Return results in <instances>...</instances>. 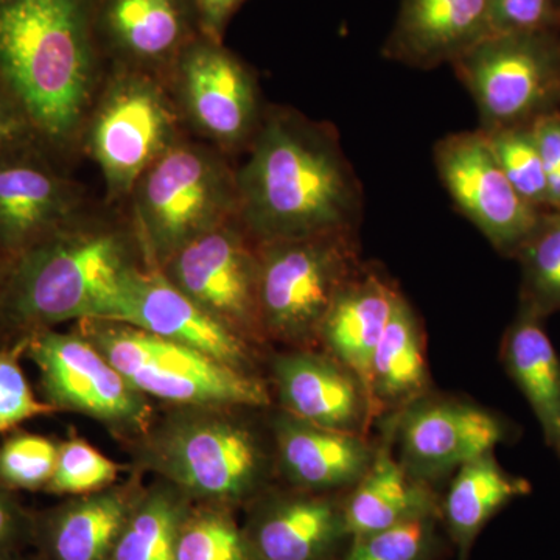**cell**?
Instances as JSON below:
<instances>
[{"mask_svg": "<svg viewBox=\"0 0 560 560\" xmlns=\"http://www.w3.org/2000/svg\"><path fill=\"white\" fill-rule=\"evenodd\" d=\"M235 167L238 220L257 243L357 232L363 190L329 124L289 106H265Z\"/></svg>", "mask_w": 560, "mask_h": 560, "instance_id": "cell-1", "label": "cell"}, {"mask_svg": "<svg viewBox=\"0 0 560 560\" xmlns=\"http://www.w3.org/2000/svg\"><path fill=\"white\" fill-rule=\"evenodd\" d=\"M105 69L91 0H0V86L62 161L80 151Z\"/></svg>", "mask_w": 560, "mask_h": 560, "instance_id": "cell-2", "label": "cell"}, {"mask_svg": "<svg viewBox=\"0 0 560 560\" xmlns=\"http://www.w3.org/2000/svg\"><path fill=\"white\" fill-rule=\"evenodd\" d=\"M142 257L130 219L88 210L9 261L7 335L16 340L66 320H117L132 275L145 267Z\"/></svg>", "mask_w": 560, "mask_h": 560, "instance_id": "cell-3", "label": "cell"}, {"mask_svg": "<svg viewBox=\"0 0 560 560\" xmlns=\"http://www.w3.org/2000/svg\"><path fill=\"white\" fill-rule=\"evenodd\" d=\"M245 410L175 405L143 433V464L190 500L228 506L257 499L276 456Z\"/></svg>", "mask_w": 560, "mask_h": 560, "instance_id": "cell-4", "label": "cell"}, {"mask_svg": "<svg viewBox=\"0 0 560 560\" xmlns=\"http://www.w3.org/2000/svg\"><path fill=\"white\" fill-rule=\"evenodd\" d=\"M228 154L184 135L140 176L130 221L150 267L238 217L235 167Z\"/></svg>", "mask_w": 560, "mask_h": 560, "instance_id": "cell-5", "label": "cell"}, {"mask_svg": "<svg viewBox=\"0 0 560 560\" xmlns=\"http://www.w3.org/2000/svg\"><path fill=\"white\" fill-rule=\"evenodd\" d=\"M187 135L160 77L106 66L92 102L80 151L101 168L109 208L127 202L136 183L176 140Z\"/></svg>", "mask_w": 560, "mask_h": 560, "instance_id": "cell-6", "label": "cell"}, {"mask_svg": "<svg viewBox=\"0 0 560 560\" xmlns=\"http://www.w3.org/2000/svg\"><path fill=\"white\" fill-rule=\"evenodd\" d=\"M80 334L145 394L172 405L264 408L267 385L200 350L114 320H80Z\"/></svg>", "mask_w": 560, "mask_h": 560, "instance_id": "cell-7", "label": "cell"}, {"mask_svg": "<svg viewBox=\"0 0 560 560\" xmlns=\"http://www.w3.org/2000/svg\"><path fill=\"white\" fill-rule=\"evenodd\" d=\"M357 232L259 243V311L265 338L318 342L327 312L363 267Z\"/></svg>", "mask_w": 560, "mask_h": 560, "instance_id": "cell-8", "label": "cell"}, {"mask_svg": "<svg viewBox=\"0 0 560 560\" xmlns=\"http://www.w3.org/2000/svg\"><path fill=\"white\" fill-rule=\"evenodd\" d=\"M165 84L191 138L228 156L248 150L265 106L253 70L223 40L197 36L180 51Z\"/></svg>", "mask_w": 560, "mask_h": 560, "instance_id": "cell-9", "label": "cell"}, {"mask_svg": "<svg viewBox=\"0 0 560 560\" xmlns=\"http://www.w3.org/2000/svg\"><path fill=\"white\" fill-rule=\"evenodd\" d=\"M481 130L530 124L560 92V50L550 33H497L453 62Z\"/></svg>", "mask_w": 560, "mask_h": 560, "instance_id": "cell-10", "label": "cell"}, {"mask_svg": "<svg viewBox=\"0 0 560 560\" xmlns=\"http://www.w3.org/2000/svg\"><path fill=\"white\" fill-rule=\"evenodd\" d=\"M158 270L221 326L248 342L265 340L259 243L238 217L180 246Z\"/></svg>", "mask_w": 560, "mask_h": 560, "instance_id": "cell-11", "label": "cell"}, {"mask_svg": "<svg viewBox=\"0 0 560 560\" xmlns=\"http://www.w3.org/2000/svg\"><path fill=\"white\" fill-rule=\"evenodd\" d=\"M40 389L55 410L81 412L124 433L143 434L153 412L136 389L84 335L40 329L24 335Z\"/></svg>", "mask_w": 560, "mask_h": 560, "instance_id": "cell-12", "label": "cell"}, {"mask_svg": "<svg viewBox=\"0 0 560 560\" xmlns=\"http://www.w3.org/2000/svg\"><path fill=\"white\" fill-rule=\"evenodd\" d=\"M69 162L36 138L0 147V257L10 261L92 209Z\"/></svg>", "mask_w": 560, "mask_h": 560, "instance_id": "cell-13", "label": "cell"}, {"mask_svg": "<svg viewBox=\"0 0 560 560\" xmlns=\"http://www.w3.org/2000/svg\"><path fill=\"white\" fill-rule=\"evenodd\" d=\"M445 190L467 220L500 253L515 256L541 217L501 171L481 130L453 132L434 145Z\"/></svg>", "mask_w": 560, "mask_h": 560, "instance_id": "cell-14", "label": "cell"}, {"mask_svg": "<svg viewBox=\"0 0 560 560\" xmlns=\"http://www.w3.org/2000/svg\"><path fill=\"white\" fill-rule=\"evenodd\" d=\"M393 436L405 470L433 486L492 453L506 433L503 422L485 408L429 394L397 412Z\"/></svg>", "mask_w": 560, "mask_h": 560, "instance_id": "cell-15", "label": "cell"}, {"mask_svg": "<svg viewBox=\"0 0 560 560\" xmlns=\"http://www.w3.org/2000/svg\"><path fill=\"white\" fill-rule=\"evenodd\" d=\"M92 31L105 66L167 79L201 35L194 0H91Z\"/></svg>", "mask_w": 560, "mask_h": 560, "instance_id": "cell-16", "label": "cell"}, {"mask_svg": "<svg viewBox=\"0 0 560 560\" xmlns=\"http://www.w3.org/2000/svg\"><path fill=\"white\" fill-rule=\"evenodd\" d=\"M242 530L248 560H340L350 540L342 499L300 489L257 501Z\"/></svg>", "mask_w": 560, "mask_h": 560, "instance_id": "cell-17", "label": "cell"}, {"mask_svg": "<svg viewBox=\"0 0 560 560\" xmlns=\"http://www.w3.org/2000/svg\"><path fill=\"white\" fill-rule=\"evenodd\" d=\"M114 323L200 350L241 371L249 372L253 366L248 341L210 318L150 265L132 275L119 318Z\"/></svg>", "mask_w": 560, "mask_h": 560, "instance_id": "cell-18", "label": "cell"}, {"mask_svg": "<svg viewBox=\"0 0 560 560\" xmlns=\"http://www.w3.org/2000/svg\"><path fill=\"white\" fill-rule=\"evenodd\" d=\"M276 393L283 410L323 429L364 434L374 422L363 386L330 355L290 352L272 363Z\"/></svg>", "mask_w": 560, "mask_h": 560, "instance_id": "cell-19", "label": "cell"}, {"mask_svg": "<svg viewBox=\"0 0 560 560\" xmlns=\"http://www.w3.org/2000/svg\"><path fill=\"white\" fill-rule=\"evenodd\" d=\"M492 35L489 0H401L383 57L434 69L453 65Z\"/></svg>", "mask_w": 560, "mask_h": 560, "instance_id": "cell-20", "label": "cell"}, {"mask_svg": "<svg viewBox=\"0 0 560 560\" xmlns=\"http://www.w3.org/2000/svg\"><path fill=\"white\" fill-rule=\"evenodd\" d=\"M271 433L283 477L305 492H349L370 470L377 451L364 434L323 429L285 411L272 419Z\"/></svg>", "mask_w": 560, "mask_h": 560, "instance_id": "cell-21", "label": "cell"}, {"mask_svg": "<svg viewBox=\"0 0 560 560\" xmlns=\"http://www.w3.org/2000/svg\"><path fill=\"white\" fill-rule=\"evenodd\" d=\"M399 293L385 275L363 265L340 291L320 326L318 342L355 375L368 400L372 357Z\"/></svg>", "mask_w": 560, "mask_h": 560, "instance_id": "cell-22", "label": "cell"}, {"mask_svg": "<svg viewBox=\"0 0 560 560\" xmlns=\"http://www.w3.org/2000/svg\"><path fill=\"white\" fill-rule=\"evenodd\" d=\"M350 539L440 515L433 486L412 478L394 455L389 440L378 445L370 470L342 499Z\"/></svg>", "mask_w": 560, "mask_h": 560, "instance_id": "cell-23", "label": "cell"}, {"mask_svg": "<svg viewBox=\"0 0 560 560\" xmlns=\"http://www.w3.org/2000/svg\"><path fill=\"white\" fill-rule=\"evenodd\" d=\"M136 486L88 493L51 511L39 525L49 560H110L139 499Z\"/></svg>", "mask_w": 560, "mask_h": 560, "instance_id": "cell-24", "label": "cell"}, {"mask_svg": "<svg viewBox=\"0 0 560 560\" xmlns=\"http://www.w3.org/2000/svg\"><path fill=\"white\" fill-rule=\"evenodd\" d=\"M429 393L425 337L410 302L399 293L371 361L372 416L397 415Z\"/></svg>", "mask_w": 560, "mask_h": 560, "instance_id": "cell-25", "label": "cell"}, {"mask_svg": "<svg viewBox=\"0 0 560 560\" xmlns=\"http://www.w3.org/2000/svg\"><path fill=\"white\" fill-rule=\"evenodd\" d=\"M541 316L523 305L504 335L503 363L544 430L560 451V359L540 324Z\"/></svg>", "mask_w": 560, "mask_h": 560, "instance_id": "cell-26", "label": "cell"}, {"mask_svg": "<svg viewBox=\"0 0 560 560\" xmlns=\"http://www.w3.org/2000/svg\"><path fill=\"white\" fill-rule=\"evenodd\" d=\"M528 492L529 482L508 474L493 453L460 467L441 500L442 525L458 551V560H469L475 540L493 515Z\"/></svg>", "mask_w": 560, "mask_h": 560, "instance_id": "cell-27", "label": "cell"}, {"mask_svg": "<svg viewBox=\"0 0 560 560\" xmlns=\"http://www.w3.org/2000/svg\"><path fill=\"white\" fill-rule=\"evenodd\" d=\"M190 499L171 482L139 493L110 560H175Z\"/></svg>", "mask_w": 560, "mask_h": 560, "instance_id": "cell-28", "label": "cell"}, {"mask_svg": "<svg viewBox=\"0 0 560 560\" xmlns=\"http://www.w3.org/2000/svg\"><path fill=\"white\" fill-rule=\"evenodd\" d=\"M515 256L523 267V305L539 316L560 311V210L541 212Z\"/></svg>", "mask_w": 560, "mask_h": 560, "instance_id": "cell-29", "label": "cell"}, {"mask_svg": "<svg viewBox=\"0 0 560 560\" xmlns=\"http://www.w3.org/2000/svg\"><path fill=\"white\" fill-rule=\"evenodd\" d=\"M481 131L485 132L501 171L523 200L536 209L550 210L547 175L530 124Z\"/></svg>", "mask_w": 560, "mask_h": 560, "instance_id": "cell-30", "label": "cell"}, {"mask_svg": "<svg viewBox=\"0 0 560 560\" xmlns=\"http://www.w3.org/2000/svg\"><path fill=\"white\" fill-rule=\"evenodd\" d=\"M175 560H248L243 530L224 506L190 510L180 526Z\"/></svg>", "mask_w": 560, "mask_h": 560, "instance_id": "cell-31", "label": "cell"}, {"mask_svg": "<svg viewBox=\"0 0 560 560\" xmlns=\"http://www.w3.org/2000/svg\"><path fill=\"white\" fill-rule=\"evenodd\" d=\"M440 515L350 539L340 560H433L440 548Z\"/></svg>", "mask_w": 560, "mask_h": 560, "instance_id": "cell-32", "label": "cell"}, {"mask_svg": "<svg viewBox=\"0 0 560 560\" xmlns=\"http://www.w3.org/2000/svg\"><path fill=\"white\" fill-rule=\"evenodd\" d=\"M120 467L108 456L80 438L58 444L57 466L47 492L58 495H88L110 488Z\"/></svg>", "mask_w": 560, "mask_h": 560, "instance_id": "cell-33", "label": "cell"}, {"mask_svg": "<svg viewBox=\"0 0 560 560\" xmlns=\"http://www.w3.org/2000/svg\"><path fill=\"white\" fill-rule=\"evenodd\" d=\"M58 444L28 431L0 444V485L9 490H46L57 466Z\"/></svg>", "mask_w": 560, "mask_h": 560, "instance_id": "cell-34", "label": "cell"}, {"mask_svg": "<svg viewBox=\"0 0 560 560\" xmlns=\"http://www.w3.org/2000/svg\"><path fill=\"white\" fill-rule=\"evenodd\" d=\"M25 349L27 337H20L0 350V433L16 429L25 420L57 411L33 394L20 364L21 352Z\"/></svg>", "mask_w": 560, "mask_h": 560, "instance_id": "cell-35", "label": "cell"}, {"mask_svg": "<svg viewBox=\"0 0 560 560\" xmlns=\"http://www.w3.org/2000/svg\"><path fill=\"white\" fill-rule=\"evenodd\" d=\"M493 32L550 33L560 22L559 0H489Z\"/></svg>", "mask_w": 560, "mask_h": 560, "instance_id": "cell-36", "label": "cell"}, {"mask_svg": "<svg viewBox=\"0 0 560 560\" xmlns=\"http://www.w3.org/2000/svg\"><path fill=\"white\" fill-rule=\"evenodd\" d=\"M548 184V205L550 209L560 210V114H540L530 121Z\"/></svg>", "mask_w": 560, "mask_h": 560, "instance_id": "cell-37", "label": "cell"}, {"mask_svg": "<svg viewBox=\"0 0 560 560\" xmlns=\"http://www.w3.org/2000/svg\"><path fill=\"white\" fill-rule=\"evenodd\" d=\"M32 529L31 518L13 499L11 490L0 485V551L16 550Z\"/></svg>", "mask_w": 560, "mask_h": 560, "instance_id": "cell-38", "label": "cell"}, {"mask_svg": "<svg viewBox=\"0 0 560 560\" xmlns=\"http://www.w3.org/2000/svg\"><path fill=\"white\" fill-rule=\"evenodd\" d=\"M246 0H194L202 36L223 40L228 25Z\"/></svg>", "mask_w": 560, "mask_h": 560, "instance_id": "cell-39", "label": "cell"}, {"mask_svg": "<svg viewBox=\"0 0 560 560\" xmlns=\"http://www.w3.org/2000/svg\"><path fill=\"white\" fill-rule=\"evenodd\" d=\"M25 138H36L20 106L0 86V147Z\"/></svg>", "mask_w": 560, "mask_h": 560, "instance_id": "cell-40", "label": "cell"}, {"mask_svg": "<svg viewBox=\"0 0 560 560\" xmlns=\"http://www.w3.org/2000/svg\"><path fill=\"white\" fill-rule=\"evenodd\" d=\"M7 267H9V261L0 257V337H9V335H7L5 323H3L2 308L3 282H5Z\"/></svg>", "mask_w": 560, "mask_h": 560, "instance_id": "cell-41", "label": "cell"}, {"mask_svg": "<svg viewBox=\"0 0 560 560\" xmlns=\"http://www.w3.org/2000/svg\"><path fill=\"white\" fill-rule=\"evenodd\" d=\"M0 560H27V559L21 558V556L18 555L16 550H5V551H0Z\"/></svg>", "mask_w": 560, "mask_h": 560, "instance_id": "cell-42", "label": "cell"}, {"mask_svg": "<svg viewBox=\"0 0 560 560\" xmlns=\"http://www.w3.org/2000/svg\"><path fill=\"white\" fill-rule=\"evenodd\" d=\"M559 2H560V0H559Z\"/></svg>", "mask_w": 560, "mask_h": 560, "instance_id": "cell-43", "label": "cell"}, {"mask_svg": "<svg viewBox=\"0 0 560 560\" xmlns=\"http://www.w3.org/2000/svg\"><path fill=\"white\" fill-rule=\"evenodd\" d=\"M560 452V451H559Z\"/></svg>", "mask_w": 560, "mask_h": 560, "instance_id": "cell-44", "label": "cell"}]
</instances>
